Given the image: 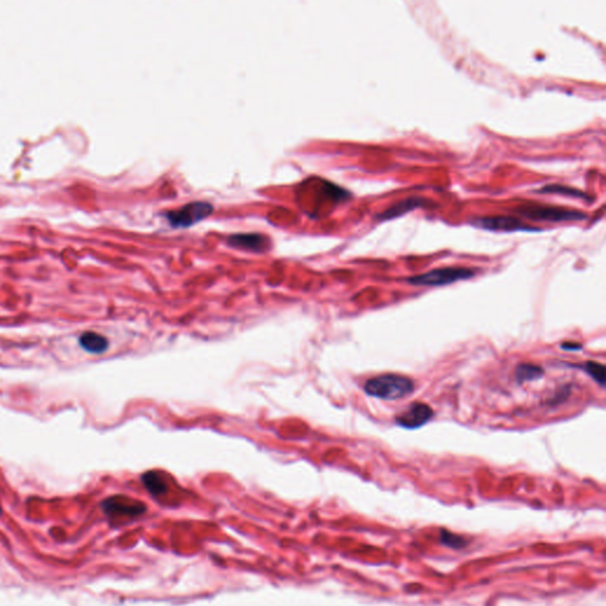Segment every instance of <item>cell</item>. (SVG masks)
<instances>
[{
    "instance_id": "1",
    "label": "cell",
    "mask_w": 606,
    "mask_h": 606,
    "mask_svg": "<svg viewBox=\"0 0 606 606\" xmlns=\"http://www.w3.org/2000/svg\"><path fill=\"white\" fill-rule=\"evenodd\" d=\"M365 391L368 395L384 400H398L411 395L415 383L398 374H383L366 381Z\"/></svg>"
},
{
    "instance_id": "2",
    "label": "cell",
    "mask_w": 606,
    "mask_h": 606,
    "mask_svg": "<svg viewBox=\"0 0 606 606\" xmlns=\"http://www.w3.org/2000/svg\"><path fill=\"white\" fill-rule=\"evenodd\" d=\"M516 213L525 218L537 221V222H582L587 219L585 212L571 210V208L542 206V205H526L516 208Z\"/></svg>"
},
{
    "instance_id": "3",
    "label": "cell",
    "mask_w": 606,
    "mask_h": 606,
    "mask_svg": "<svg viewBox=\"0 0 606 606\" xmlns=\"http://www.w3.org/2000/svg\"><path fill=\"white\" fill-rule=\"evenodd\" d=\"M475 276V271L469 268L448 267L435 269L425 274L408 278V283L422 287H440L455 283L458 281L468 280Z\"/></svg>"
},
{
    "instance_id": "4",
    "label": "cell",
    "mask_w": 606,
    "mask_h": 606,
    "mask_svg": "<svg viewBox=\"0 0 606 606\" xmlns=\"http://www.w3.org/2000/svg\"><path fill=\"white\" fill-rule=\"evenodd\" d=\"M213 206L206 201H193L178 210L166 212V218L173 228H188L211 215Z\"/></svg>"
},
{
    "instance_id": "5",
    "label": "cell",
    "mask_w": 606,
    "mask_h": 606,
    "mask_svg": "<svg viewBox=\"0 0 606 606\" xmlns=\"http://www.w3.org/2000/svg\"><path fill=\"white\" fill-rule=\"evenodd\" d=\"M104 514L111 519H136L146 513L145 503L125 495H114L102 503Z\"/></svg>"
},
{
    "instance_id": "6",
    "label": "cell",
    "mask_w": 606,
    "mask_h": 606,
    "mask_svg": "<svg viewBox=\"0 0 606 606\" xmlns=\"http://www.w3.org/2000/svg\"><path fill=\"white\" fill-rule=\"evenodd\" d=\"M471 226L494 231V233H539L540 230L534 229L532 226H527L521 219L515 217H483L476 218L471 222Z\"/></svg>"
},
{
    "instance_id": "7",
    "label": "cell",
    "mask_w": 606,
    "mask_h": 606,
    "mask_svg": "<svg viewBox=\"0 0 606 606\" xmlns=\"http://www.w3.org/2000/svg\"><path fill=\"white\" fill-rule=\"evenodd\" d=\"M433 417V410L423 403H413L400 413L395 422L405 429H417L429 422Z\"/></svg>"
},
{
    "instance_id": "8",
    "label": "cell",
    "mask_w": 606,
    "mask_h": 606,
    "mask_svg": "<svg viewBox=\"0 0 606 606\" xmlns=\"http://www.w3.org/2000/svg\"><path fill=\"white\" fill-rule=\"evenodd\" d=\"M228 244L236 249L251 253H264L271 248V239L260 233H237L230 236Z\"/></svg>"
},
{
    "instance_id": "9",
    "label": "cell",
    "mask_w": 606,
    "mask_h": 606,
    "mask_svg": "<svg viewBox=\"0 0 606 606\" xmlns=\"http://www.w3.org/2000/svg\"><path fill=\"white\" fill-rule=\"evenodd\" d=\"M428 205H429V201H426L424 198H406V199H403V201L395 203V205H392L391 208H388L384 212L378 213L375 216V219L379 221V222L392 221V219L398 218V217H402V216L406 215V213L415 211L417 208H425Z\"/></svg>"
},
{
    "instance_id": "10",
    "label": "cell",
    "mask_w": 606,
    "mask_h": 606,
    "mask_svg": "<svg viewBox=\"0 0 606 606\" xmlns=\"http://www.w3.org/2000/svg\"><path fill=\"white\" fill-rule=\"evenodd\" d=\"M142 482L149 494L154 496L156 499H160L170 492V485L167 482L166 476L160 474L158 471H148L142 475Z\"/></svg>"
},
{
    "instance_id": "11",
    "label": "cell",
    "mask_w": 606,
    "mask_h": 606,
    "mask_svg": "<svg viewBox=\"0 0 606 606\" xmlns=\"http://www.w3.org/2000/svg\"><path fill=\"white\" fill-rule=\"evenodd\" d=\"M79 343L84 350H87L88 353L91 354L104 353L109 347L107 338H104L103 335L95 332L84 333L80 336Z\"/></svg>"
},
{
    "instance_id": "12",
    "label": "cell",
    "mask_w": 606,
    "mask_h": 606,
    "mask_svg": "<svg viewBox=\"0 0 606 606\" xmlns=\"http://www.w3.org/2000/svg\"><path fill=\"white\" fill-rule=\"evenodd\" d=\"M535 193L560 194V196H566V197L580 198V199H584V201L591 199L589 194L582 192V191L560 184L546 185V186L541 187L540 190L535 191Z\"/></svg>"
},
{
    "instance_id": "13",
    "label": "cell",
    "mask_w": 606,
    "mask_h": 606,
    "mask_svg": "<svg viewBox=\"0 0 606 606\" xmlns=\"http://www.w3.org/2000/svg\"><path fill=\"white\" fill-rule=\"evenodd\" d=\"M544 374V370L537 365L522 364L516 368L515 379L519 384L526 381H534L540 379Z\"/></svg>"
},
{
    "instance_id": "14",
    "label": "cell",
    "mask_w": 606,
    "mask_h": 606,
    "mask_svg": "<svg viewBox=\"0 0 606 606\" xmlns=\"http://www.w3.org/2000/svg\"><path fill=\"white\" fill-rule=\"evenodd\" d=\"M582 370L589 374L590 377L592 378L597 384H600L603 388L606 381V368L604 365L589 361V363L582 365Z\"/></svg>"
},
{
    "instance_id": "15",
    "label": "cell",
    "mask_w": 606,
    "mask_h": 606,
    "mask_svg": "<svg viewBox=\"0 0 606 606\" xmlns=\"http://www.w3.org/2000/svg\"><path fill=\"white\" fill-rule=\"evenodd\" d=\"M442 540H443L444 544L448 545V546H451V547H462L465 542H463V539L461 537H458L454 534L448 533V532H442Z\"/></svg>"
},
{
    "instance_id": "16",
    "label": "cell",
    "mask_w": 606,
    "mask_h": 606,
    "mask_svg": "<svg viewBox=\"0 0 606 606\" xmlns=\"http://www.w3.org/2000/svg\"><path fill=\"white\" fill-rule=\"evenodd\" d=\"M561 348H564V350H580V348H582V346H580V345H578V343H564V345L561 346Z\"/></svg>"
},
{
    "instance_id": "17",
    "label": "cell",
    "mask_w": 606,
    "mask_h": 606,
    "mask_svg": "<svg viewBox=\"0 0 606 606\" xmlns=\"http://www.w3.org/2000/svg\"><path fill=\"white\" fill-rule=\"evenodd\" d=\"M0 513H1V508H0Z\"/></svg>"
}]
</instances>
